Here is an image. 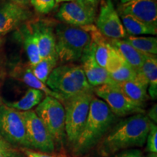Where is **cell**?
<instances>
[{"instance_id":"1","label":"cell","mask_w":157,"mask_h":157,"mask_svg":"<svg viewBox=\"0 0 157 157\" xmlns=\"http://www.w3.org/2000/svg\"><path fill=\"white\" fill-rule=\"evenodd\" d=\"M151 121L144 113L129 116L116 123L98 144V153L105 157L123 150L143 147Z\"/></svg>"},{"instance_id":"2","label":"cell","mask_w":157,"mask_h":157,"mask_svg":"<svg viewBox=\"0 0 157 157\" xmlns=\"http://www.w3.org/2000/svg\"><path fill=\"white\" fill-rule=\"evenodd\" d=\"M117 119V117L107 104L94 96L90 103L87 120L73 146L74 154L82 156L98 146L115 124Z\"/></svg>"},{"instance_id":"3","label":"cell","mask_w":157,"mask_h":157,"mask_svg":"<svg viewBox=\"0 0 157 157\" xmlns=\"http://www.w3.org/2000/svg\"><path fill=\"white\" fill-rule=\"evenodd\" d=\"M97 28L93 24L74 26L60 23L55 29L56 51L58 60L72 63L81 60L84 52L93 42Z\"/></svg>"},{"instance_id":"4","label":"cell","mask_w":157,"mask_h":157,"mask_svg":"<svg viewBox=\"0 0 157 157\" xmlns=\"http://www.w3.org/2000/svg\"><path fill=\"white\" fill-rule=\"evenodd\" d=\"M46 85L63 99L85 92L93 91L80 65L65 63L56 67L50 74Z\"/></svg>"},{"instance_id":"5","label":"cell","mask_w":157,"mask_h":157,"mask_svg":"<svg viewBox=\"0 0 157 157\" xmlns=\"http://www.w3.org/2000/svg\"><path fill=\"white\" fill-rule=\"evenodd\" d=\"M93 97V90L78 94L65 100L63 103L65 110L66 139L73 146L87 120L90 103Z\"/></svg>"},{"instance_id":"6","label":"cell","mask_w":157,"mask_h":157,"mask_svg":"<svg viewBox=\"0 0 157 157\" xmlns=\"http://www.w3.org/2000/svg\"><path fill=\"white\" fill-rule=\"evenodd\" d=\"M34 111L44 124L55 144L61 146L66 139L65 110L63 103L56 98L46 95Z\"/></svg>"},{"instance_id":"7","label":"cell","mask_w":157,"mask_h":157,"mask_svg":"<svg viewBox=\"0 0 157 157\" xmlns=\"http://www.w3.org/2000/svg\"><path fill=\"white\" fill-rule=\"evenodd\" d=\"M0 135L11 144L31 149L21 111L6 105H0Z\"/></svg>"},{"instance_id":"8","label":"cell","mask_w":157,"mask_h":157,"mask_svg":"<svg viewBox=\"0 0 157 157\" xmlns=\"http://www.w3.org/2000/svg\"><path fill=\"white\" fill-rule=\"evenodd\" d=\"M93 93L107 104L117 117L145 113L143 107L129 100L113 84H103L93 88Z\"/></svg>"},{"instance_id":"9","label":"cell","mask_w":157,"mask_h":157,"mask_svg":"<svg viewBox=\"0 0 157 157\" xmlns=\"http://www.w3.org/2000/svg\"><path fill=\"white\" fill-rule=\"evenodd\" d=\"M25 121L27 139L31 148L38 151L51 154L56 149V144L44 124L34 111H21Z\"/></svg>"},{"instance_id":"10","label":"cell","mask_w":157,"mask_h":157,"mask_svg":"<svg viewBox=\"0 0 157 157\" xmlns=\"http://www.w3.org/2000/svg\"><path fill=\"white\" fill-rule=\"evenodd\" d=\"M95 22L96 28L105 39L116 40L125 39L128 36L111 0H101Z\"/></svg>"},{"instance_id":"11","label":"cell","mask_w":157,"mask_h":157,"mask_svg":"<svg viewBox=\"0 0 157 157\" xmlns=\"http://www.w3.org/2000/svg\"><path fill=\"white\" fill-rule=\"evenodd\" d=\"M117 11L157 26V0H121Z\"/></svg>"},{"instance_id":"12","label":"cell","mask_w":157,"mask_h":157,"mask_svg":"<svg viewBox=\"0 0 157 157\" xmlns=\"http://www.w3.org/2000/svg\"><path fill=\"white\" fill-rule=\"evenodd\" d=\"M32 17V13L26 7L6 2L0 5V38L10 31L21 26Z\"/></svg>"},{"instance_id":"13","label":"cell","mask_w":157,"mask_h":157,"mask_svg":"<svg viewBox=\"0 0 157 157\" xmlns=\"http://www.w3.org/2000/svg\"><path fill=\"white\" fill-rule=\"evenodd\" d=\"M96 11L83 7L76 2L63 3L56 14L57 18L65 24L74 26L92 25L96 20Z\"/></svg>"},{"instance_id":"14","label":"cell","mask_w":157,"mask_h":157,"mask_svg":"<svg viewBox=\"0 0 157 157\" xmlns=\"http://www.w3.org/2000/svg\"><path fill=\"white\" fill-rule=\"evenodd\" d=\"M80 60L82 61L81 66L86 78L92 87L95 88L103 84H113L109 72L105 68L100 66L96 62L94 57L93 39V42L84 52Z\"/></svg>"},{"instance_id":"15","label":"cell","mask_w":157,"mask_h":157,"mask_svg":"<svg viewBox=\"0 0 157 157\" xmlns=\"http://www.w3.org/2000/svg\"><path fill=\"white\" fill-rule=\"evenodd\" d=\"M36 36L39 54L42 58L54 56L56 51V34L52 25L44 20L30 23Z\"/></svg>"},{"instance_id":"16","label":"cell","mask_w":157,"mask_h":157,"mask_svg":"<svg viewBox=\"0 0 157 157\" xmlns=\"http://www.w3.org/2000/svg\"><path fill=\"white\" fill-rule=\"evenodd\" d=\"M112 84L115 85L129 100L140 106H144L146 102L149 99L148 83L141 71L137 72V76L132 80Z\"/></svg>"},{"instance_id":"17","label":"cell","mask_w":157,"mask_h":157,"mask_svg":"<svg viewBox=\"0 0 157 157\" xmlns=\"http://www.w3.org/2000/svg\"><path fill=\"white\" fill-rule=\"evenodd\" d=\"M109 44L117 51L124 61L136 71H140L146 54L139 52L125 39L110 40Z\"/></svg>"},{"instance_id":"18","label":"cell","mask_w":157,"mask_h":157,"mask_svg":"<svg viewBox=\"0 0 157 157\" xmlns=\"http://www.w3.org/2000/svg\"><path fill=\"white\" fill-rule=\"evenodd\" d=\"M20 33L21 39L29 60V66H34L40 61L41 58L39 54L38 44L35 34L31 29L30 23H23L21 25Z\"/></svg>"},{"instance_id":"19","label":"cell","mask_w":157,"mask_h":157,"mask_svg":"<svg viewBox=\"0 0 157 157\" xmlns=\"http://www.w3.org/2000/svg\"><path fill=\"white\" fill-rule=\"evenodd\" d=\"M15 76H16L17 78L21 80L23 83L28 85L29 87H30V88H34V89L40 90V91L44 93L45 95L55 98L58 99V101H60L62 103H63V99L58 94L51 90L46 85V84L43 83L34 76V74H33L32 71L31 69L30 66L25 68H21V69L18 68L15 71Z\"/></svg>"},{"instance_id":"20","label":"cell","mask_w":157,"mask_h":157,"mask_svg":"<svg viewBox=\"0 0 157 157\" xmlns=\"http://www.w3.org/2000/svg\"><path fill=\"white\" fill-rule=\"evenodd\" d=\"M125 31L129 36L139 35H156L157 26L139 21L130 15H119Z\"/></svg>"},{"instance_id":"21","label":"cell","mask_w":157,"mask_h":157,"mask_svg":"<svg viewBox=\"0 0 157 157\" xmlns=\"http://www.w3.org/2000/svg\"><path fill=\"white\" fill-rule=\"evenodd\" d=\"M142 72L148 83V94L149 98L153 100L156 99L157 97V58L156 56L147 55L145 56L143 61Z\"/></svg>"},{"instance_id":"22","label":"cell","mask_w":157,"mask_h":157,"mask_svg":"<svg viewBox=\"0 0 157 157\" xmlns=\"http://www.w3.org/2000/svg\"><path fill=\"white\" fill-rule=\"evenodd\" d=\"M44 93L39 90L29 88L22 98L17 101L6 103L5 105L18 111H31L44 98Z\"/></svg>"},{"instance_id":"23","label":"cell","mask_w":157,"mask_h":157,"mask_svg":"<svg viewBox=\"0 0 157 157\" xmlns=\"http://www.w3.org/2000/svg\"><path fill=\"white\" fill-rule=\"evenodd\" d=\"M133 48L139 52L147 55L156 56L157 39L154 36H129L125 39Z\"/></svg>"},{"instance_id":"24","label":"cell","mask_w":157,"mask_h":157,"mask_svg":"<svg viewBox=\"0 0 157 157\" xmlns=\"http://www.w3.org/2000/svg\"><path fill=\"white\" fill-rule=\"evenodd\" d=\"M58 58L57 55L42 58L38 63L34 66H30L34 76L43 83L46 84L50 74L56 67Z\"/></svg>"},{"instance_id":"25","label":"cell","mask_w":157,"mask_h":157,"mask_svg":"<svg viewBox=\"0 0 157 157\" xmlns=\"http://www.w3.org/2000/svg\"><path fill=\"white\" fill-rule=\"evenodd\" d=\"M137 72L125 62L120 68L109 74L113 83H120L133 79Z\"/></svg>"},{"instance_id":"26","label":"cell","mask_w":157,"mask_h":157,"mask_svg":"<svg viewBox=\"0 0 157 157\" xmlns=\"http://www.w3.org/2000/svg\"><path fill=\"white\" fill-rule=\"evenodd\" d=\"M124 63V60L121 58L120 55L118 53L117 51L113 47H111L106 66H105V70L109 74H111L117 70L119 68H120Z\"/></svg>"},{"instance_id":"27","label":"cell","mask_w":157,"mask_h":157,"mask_svg":"<svg viewBox=\"0 0 157 157\" xmlns=\"http://www.w3.org/2000/svg\"><path fill=\"white\" fill-rule=\"evenodd\" d=\"M55 0H31V5L40 14H48L56 7Z\"/></svg>"},{"instance_id":"28","label":"cell","mask_w":157,"mask_h":157,"mask_svg":"<svg viewBox=\"0 0 157 157\" xmlns=\"http://www.w3.org/2000/svg\"><path fill=\"white\" fill-rule=\"evenodd\" d=\"M157 127L156 124L154 122L151 123L150 129H149L148 134L146 137V149L150 153H157Z\"/></svg>"},{"instance_id":"29","label":"cell","mask_w":157,"mask_h":157,"mask_svg":"<svg viewBox=\"0 0 157 157\" xmlns=\"http://www.w3.org/2000/svg\"><path fill=\"white\" fill-rule=\"evenodd\" d=\"M105 157H147L142 151L138 148H131L123 150Z\"/></svg>"},{"instance_id":"30","label":"cell","mask_w":157,"mask_h":157,"mask_svg":"<svg viewBox=\"0 0 157 157\" xmlns=\"http://www.w3.org/2000/svg\"><path fill=\"white\" fill-rule=\"evenodd\" d=\"M74 1L86 8L97 12L99 0H74Z\"/></svg>"},{"instance_id":"31","label":"cell","mask_w":157,"mask_h":157,"mask_svg":"<svg viewBox=\"0 0 157 157\" xmlns=\"http://www.w3.org/2000/svg\"><path fill=\"white\" fill-rule=\"evenodd\" d=\"M24 153L27 157H56L52 156L50 154H46V153L40 151H36L28 148L24 149Z\"/></svg>"},{"instance_id":"32","label":"cell","mask_w":157,"mask_h":157,"mask_svg":"<svg viewBox=\"0 0 157 157\" xmlns=\"http://www.w3.org/2000/svg\"><path fill=\"white\" fill-rule=\"evenodd\" d=\"M156 104H155L151 108V109L149 110L148 112V115L147 117H148V119H150L152 122L156 124L157 121V109H156Z\"/></svg>"},{"instance_id":"33","label":"cell","mask_w":157,"mask_h":157,"mask_svg":"<svg viewBox=\"0 0 157 157\" xmlns=\"http://www.w3.org/2000/svg\"><path fill=\"white\" fill-rule=\"evenodd\" d=\"M10 2L26 8H28L29 6L31 5V0H10Z\"/></svg>"},{"instance_id":"34","label":"cell","mask_w":157,"mask_h":157,"mask_svg":"<svg viewBox=\"0 0 157 157\" xmlns=\"http://www.w3.org/2000/svg\"><path fill=\"white\" fill-rule=\"evenodd\" d=\"M0 151H12L10 149L9 146H7V144L5 141L0 139Z\"/></svg>"},{"instance_id":"35","label":"cell","mask_w":157,"mask_h":157,"mask_svg":"<svg viewBox=\"0 0 157 157\" xmlns=\"http://www.w3.org/2000/svg\"><path fill=\"white\" fill-rule=\"evenodd\" d=\"M14 154H13L12 151H0V157H13Z\"/></svg>"},{"instance_id":"36","label":"cell","mask_w":157,"mask_h":157,"mask_svg":"<svg viewBox=\"0 0 157 157\" xmlns=\"http://www.w3.org/2000/svg\"><path fill=\"white\" fill-rule=\"evenodd\" d=\"M56 4L61 3V2H73L74 0H55Z\"/></svg>"},{"instance_id":"37","label":"cell","mask_w":157,"mask_h":157,"mask_svg":"<svg viewBox=\"0 0 157 157\" xmlns=\"http://www.w3.org/2000/svg\"><path fill=\"white\" fill-rule=\"evenodd\" d=\"M148 157H157V155H156V154H154V153H151V154H149V156Z\"/></svg>"},{"instance_id":"38","label":"cell","mask_w":157,"mask_h":157,"mask_svg":"<svg viewBox=\"0 0 157 157\" xmlns=\"http://www.w3.org/2000/svg\"><path fill=\"white\" fill-rule=\"evenodd\" d=\"M2 2H10V0H1Z\"/></svg>"},{"instance_id":"39","label":"cell","mask_w":157,"mask_h":157,"mask_svg":"<svg viewBox=\"0 0 157 157\" xmlns=\"http://www.w3.org/2000/svg\"><path fill=\"white\" fill-rule=\"evenodd\" d=\"M2 3H3V2H2V1H1V0H0V5H2Z\"/></svg>"}]
</instances>
